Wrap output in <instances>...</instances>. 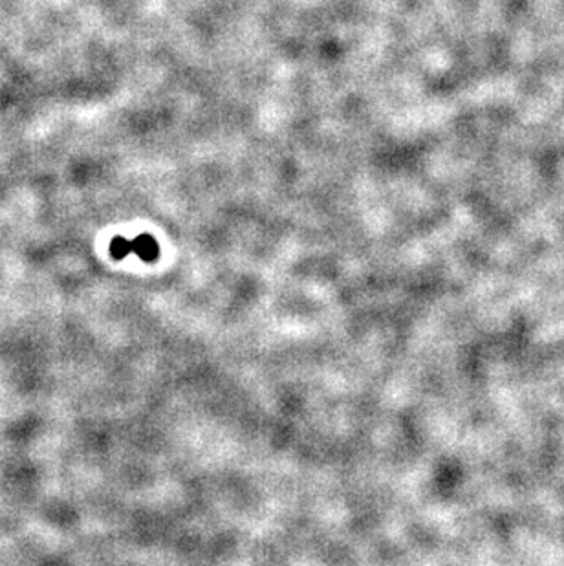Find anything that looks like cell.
<instances>
[{
	"instance_id": "cell-2",
	"label": "cell",
	"mask_w": 564,
	"mask_h": 566,
	"mask_svg": "<svg viewBox=\"0 0 564 566\" xmlns=\"http://www.w3.org/2000/svg\"><path fill=\"white\" fill-rule=\"evenodd\" d=\"M130 253H132V240H127L123 237L112 238V242H110V255H112V258L121 261V258H125Z\"/></svg>"
},
{
	"instance_id": "cell-1",
	"label": "cell",
	"mask_w": 564,
	"mask_h": 566,
	"mask_svg": "<svg viewBox=\"0 0 564 566\" xmlns=\"http://www.w3.org/2000/svg\"><path fill=\"white\" fill-rule=\"evenodd\" d=\"M132 253H136L143 262H154L158 258V255H160L156 238L147 233L136 237L132 240Z\"/></svg>"
}]
</instances>
